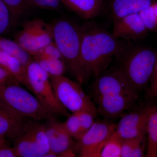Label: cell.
<instances>
[{
    "mask_svg": "<svg viewBox=\"0 0 157 157\" xmlns=\"http://www.w3.org/2000/svg\"><path fill=\"white\" fill-rule=\"evenodd\" d=\"M82 28L81 58L87 77H97L104 72L122 47L112 33L97 26Z\"/></svg>",
    "mask_w": 157,
    "mask_h": 157,
    "instance_id": "6da1fadb",
    "label": "cell"
},
{
    "mask_svg": "<svg viewBox=\"0 0 157 157\" xmlns=\"http://www.w3.org/2000/svg\"><path fill=\"white\" fill-rule=\"evenodd\" d=\"M53 41L61 54L67 70L79 83L87 78L81 58L82 28L67 18H59L52 24Z\"/></svg>",
    "mask_w": 157,
    "mask_h": 157,
    "instance_id": "7a4b0ae2",
    "label": "cell"
},
{
    "mask_svg": "<svg viewBox=\"0 0 157 157\" xmlns=\"http://www.w3.org/2000/svg\"><path fill=\"white\" fill-rule=\"evenodd\" d=\"M18 82L0 89V105L9 112L22 118L48 120L56 114Z\"/></svg>",
    "mask_w": 157,
    "mask_h": 157,
    "instance_id": "3957f363",
    "label": "cell"
},
{
    "mask_svg": "<svg viewBox=\"0 0 157 157\" xmlns=\"http://www.w3.org/2000/svg\"><path fill=\"white\" fill-rule=\"evenodd\" d=\"M157 52L147 47H136L124 55L119 69L136 92L150 81L154 69Z\"/></svg>",
    "mask_w": 157,
    "mask_h": 157,
    "instance_id": "277c9868",
    "label": "cell"
},
{
    "mask_svg": "<svg viewBox=\"0 0 157 157\" xmlns=\"http://www.w3.org/2000/svg\"><path fill=\"white\" fill-rule=\"evenodd\" d=\"M29 90L56 115L69 116V113L57 98L50 77L47 72L33 60L26 67Z\"/></svg>",
    "mask_w": 157,
    "mask_h": 157,
    "instance_id": "5b68a950",
    "label": "cell"
},
{
    "mask_svg": "<svg viewBox=\"0 0 157 157\" xmlns=\"http://www.w3.org/2000/svg\"><path fill=\"white\" fill-rule=\"evenodd\" d=\"M14 141L17 157H44L50 151L44 124L37 121L27 119Z\"/></svg>",
    "mask_w": 157,
    "mask_h": 157,
    "instance_id": "8992f818",
    "label": "cell"
},
{
    "mask_svg": "<svg viewBox=\"0 0 157 157\" xmlns=\"http://www.w3.org/2000/svg\"><path fill=\"white\" fill-rule=\"evenodd\" d=\"M58 100L72 113L82 110L97 112V109L78 82L62 75L49 76Z\"/></svg>",
    "mask_w": 157,
    "mask_h": 157,
    "instance_id": "52a82bcc",
    "label": "cell"
},
{
    "mask_svg": "<svg viewBox=\"0 0 157 157\" xmlns=\"http://www.w3.org/2000/svg\"><path fill=\"white\" fill-rule=\"evenodd\" d=\"M14 41L33 56L40 49L53 42L52 26L40 18L27 21L22 29L15 34Z\"/></svg>",
    "mask_w": 157,
    "mask_h": 157,
    "instance_id": "ba28073f",
    "label": "cell"
},
{
    "mask_svg": "<svg viewBox=\"0 0 157 157\" xmlns=\"http://www.w3.org/2000/svg\"><path fill=\"white\" fill-rule=\"evenodd\" d=\"M116 124L108 119L95 121L76 142L74 151L80 157H100L102 148L116 130Z\"/></svg>",
    "mask_w": 157,
    "mask_h": 157,
    "instance_id": "9c48e42d",
    "label": "cell"
},
{
    "mask_svg": "<svg viewBox=\"0 0 157 157\" xmlns=\"http://www.w3.org/2000/svg\"><path fill=\"white\" fill-rule=\"evenodd\" d=\"M95 99L102 96L122 93H137L131 87L118 67L101 73L92 86Z\"/></svg>",
    "mask_w": 157,
    "mask_h": 157,
    "instance_id": "30bf717a",
    "label": "cell"
},
{
    "mask_svg": "<svg viewBox=\"0 0 157 157\" xmlns=\"http://www.w3.org/2000/svg\"><path fill=\"white\" fill-rule=\"evenodd\" d=\"M151 108L146 107L123 115L116 127V131L122 139H133L145 136Z\"/></svg>",
    "mask_w": 157,
    "mask_h": 157,
    "instance_id": "8fae6325",
    "label": "cell"
},
{
    "mask_svg": "<svg viewBox=\"0 0 157 157\" xmlns=\"http://www.w3.org/2000/svg\"><path fill=\"white\" fill-rule=\"evenodd\" d=\"M137 93H122L102 96L95 99L98 104L97 112L107 119L116 118L135 103Z\"/></svg>",
    "mask_w": 157,
    "mask_h": 157,
    "instance_id": "7c38bea8",
    "label": "cell"
},
{
    "mask_svg": "<svg viewBox=\"0 0 157 157\" xmlns=\"http://www.w3.org/2000/svg\"><path fill=\"white\" fill-rule=\"evenodd\" d=\"M47 121L44 126L50 151L59 157V155L68 150H74L76 142L65 128L63 123L56 120L54 117Z\"/></svg>",
    "mask_w": 157,
    "mask_h": 157,
    "instance_id": "4fadbf2b",
    "label": "cell"
},
{
    "mask_svg": "<svg viewBox=\"0 0 157 157\" xmlns=\"http://www.w3.org/2000/svg\"><path fill=\"white\" fill-rule=\"evenodd\" d=\"M148 31L138 13L113 21L112 34L117 39L134 40L143 38Z\"/></svg>",
    "mask_w": 157,
    "mask_h": 157,
    "instance_id": "5bb4252c",
    "label": "cell"
},
{
    "mask_svg": "<svg viewBox=\"0 0 157 157\" xmlns=\"http://www.w3.org/2000/svg\"><path fill=\"white\" fill-rule=\"evenodd\" d=\"M154 2L153 0H111L109 11L113 21L138 13Z\"/></svg>",
    "mask_w": 157,
    "mask_h": 157,
    "instance_id": "9a60e30c",
    "label": "cell"
},
{
    "mask_svg": "<svg viewBox=\"0 0 157 157\" xmlns=\"http://www.w3.org/2000/svg\"><path fill=\"white\" fill-rule=\"evenodd\" d=\"M70 11L83 19L94 18L101 13L103 0H60Z\"/></svg>",
    "mask_w": 157,
    "mask_h": 157,
    "instance_id": "2e32d148",
    "label": "cell"
},
{
    "mask_svg": "<svg viewBox=\"0 0 157 157\" xmlns=\"http://www.w3.org/2000/svg\"><path fill=\"white\" fill-rule=\"evenodd\" d=\"M27 119L14 115L0 105V139L8 138L14 140Z\"/></svg>",
    "mask_w": 157,
    "mask_h": 157,
    "instance_id": "e0dca14e",
    "label": "cell"
},
{
    "mask_svg": "<svg viewBox=\"0 0 157 157\" xmlns=\"http://www.w3.org/2000/svg\"><path fill=\"white\" fill-rule=\"evenodd\" d=\"M0 67L7 71L20 84L29 90L26 67L15 57L0 50Z\"/></svg>",
    "mask_w": 157,
    "mask_h": 157,
    "instance_id": "ac0fdd59",
    "label": "cell"
},
{
    "mask_svg": "<svg viewBox=\"0 0 157 157\" xmlns=\"http://www.w3.org/2000/svg\"><path fill=\"white\" fill-rule=\"evenodd\" d=\"M147 156L157 157V106L151 107L147 124Z\"/></svg>",
    "mask_w": 157,
    "mask_h": 157,
    "instance_id": "d6986e66",
    "label": "cell"
},
{
    "mask_svg": "<svg viewBox=\"0 0 157 157\" xmlns=\"http://www.w3.org/2000/svg\"><path fill=\"white\" fill-rule=\"evenodd\" d=\"M0 50L15 57L26 67L33 60L31 56L21 47L15 41L0 36Z\"/></svg>",
    "mask_w": 157,
    "mask_h": 157,
    "instance_id": "ffe728a7",
    "label": "cell"
},
{
    "mask_svg": "<svg viewBox=\"0 0 157 157\" xmlns=\"http://www.w3.org/2000/svg\"><path fill=\"white\" fill-rule=\"evenodd\" d=\"M34 59L49 76L64 75L67 70L63 59L39 57H34Z\"/></svg>",
    "mask_w": 157,
    "mask_h": 157,
    "instance_id": "44dd1931",
    "label": "cell"
},
{
    "mask_svg": "<svg viewBox=\"0 0 157 157\" xmlns=\"http://www.w3.org/2000/svg\"><path fill=\"white\" fill-rule=\"evenodd\" d=\"M122 140L115 130L103 146L100 157H121Z\"/></svg>",
    "mask_w": 157,
    "mask_h": 157,
    "instance_id": "7402d4cb",
    "label": "cell"
},
{
    "mask_svg": "<svg viewBox=\"0 0 157 157\" xmlns=\"http://www.w3.org/2000/svg\"><path fill=\"white\" fill-rule=\"evenodd\" d=\"M8 7L11 17V25L17 22L20 17L32 7L29 0H2Z\"/></svg>",
    "mask_w": 157,
    "mask_h": 157,
    "instance_id": "603a6c76",
    "label": "cell"
},
{
    "mask_svg": "<svg viewBox=\"0 0 157 157\" xmlns=\"http://www.w3.org/2000/svg\"><path fill=\"white\" fill-rule=\"evenodd\" d=\"M63 124L74 140L77 141L84 135L77 113H72L71 115H69Z\"/></svg>",
    "mask_w": 157,
    "mask_h": 157,
    "instance_id": "cb8c5ba5",
    "label": "cell"
},
{
    "mask_svg": "<svg viewBox=\"0 0 157 157\" xmlns=\"http://www.w3.org/2000/svg\"><path fill=\"white\" fill-rule=\"evenodd\" d=\"M151 5L139 13L144 25L148 31L157 30L156 18Z\"/></svg>",
    "mask_w": 157,
    "mask_h": 157,
    "instance_id": "d4e9b609",
    "label": "cell"
},
{
    "mask_svg": "<svg viewBox=\"0 0 157 157\" xmlns=\"http://www.w3.org/2000/svg\"><path fill=\"white\" fill-rule=\"evenodd\" d=\"M11 25L10 10L2 0H0V36L5 34Z\"/></svg>",
    "mask_w": 157,
    "mask_h": 157,
    "instance_id": "484cf974",
    "label": "cell"
},
{
    "mask_svg": "<svg viewBox=\"0 0 157 157\" xmlns=\"http://www.w3.org/2000/svg\"><path fill=\"white\" fill-rule=\"evenodd\" d=\"M97 112L87 110L76 112L78 114L82 129L84 134L90 128L95 122Z\"/></svg>",
    "mask_w": 157,
    "mask_h": 157,
    "instance_id": "4316f807",
    "label": "cell"
},
{
    "mask_svg": "<svg viewBox=\"0 0 157 157\" xmlns=\"http://www.w3.org/2000/svg\"><path fill=\"white\" fill-rule=\"evenodd\" d=\"M33 57V58H46L63 59L61 54L54 41L40 49L38 53Z\"/></svg>",
    "mask_w": 157,
    "mask_h": 157,
    "instance_id": "83f0119b",
    "label": "cell"
},
{
    "mask_svg": "<svg viewBox=\"0 0 157 157\" xmlns=\"http://www.w3.org/2000/svg\"><path fill=\"white\" fill-rule=\"evenodd\" d=\"M144 138L145 136L133 139H123L121 157H131L132 151L137 144Z\"/></svg>",
    "mask_w": 157,
    "mask_h": 157,
    "instance_id": "f1b7e54d",
    "label": "cell"
},
{
    "mask_svg": "<svg viewBox=\"0 0 157 157\" xmlns=\"http://www.w3.org/2000/svg\"><path fill=\"white\" fill-rule=\"evenodd\" d=\"M29 1L32 6L52 11L59 10L61 5L55 0H29Z\"/></svg>",
    "mask_w": 157,
    "mask_h": 157,
    "instance_id": "f546056e",
    "label": "cell"
},
{
    "mask_svg": "<svg viewBox=\"0 0 157 157\" xmlns=\"http://www.w3.org/2000/svg\"><path fill=\"white\" fill-rule=\"evenodd\" d=\"M151 84L147 94L150 98H157V56L154 69L150 79Z\"/></svg>",
    "mask_w": 157,
    "mask_h": 157,
    "instance_id": "4dcf8cb0",
    "label": "cell"
},
{
    "mask_svg": "<svg viewBox=\"0 0 157 157\" xmlns=\"http://www.w3.org/2000/svg\"><path fill=\"white\" fill-rule=\"evenodd\" d=\"M0 157H17V153L14 147H11L4 143V139H0Z\"/></svg>",
    "mask_w": 157,
    "mask_h": 157,
    "instance_id": "1f68e13d",
    "label": "cell"
},
{
    "mask_svg": "<svg viewBox=\"0 0 157 157\" xmlns=\"http://www.w3.org/2000/svg\"><path fill=\"white\" fill-rule=\"evenodd\" d=\"M15 82H18L7 71L0 67V89L7 85Z\"/></svg>",
    "mask_w": 157,
    "mask_h": 157,
    "instance_id": "d6a6232c",
    "label": "cell"
},
{
    "mask_svg": "<svg viewBox=\"0 0 157 157\" xmlns=\"http://www.w3.org/2000/svg\"><path fill=\"white\" fill-rule=\"evenodd\" d=\"M76 156H77V155L73 149L68 150L59 155V157H74Z\"/></svg>",
    "mask_w": 157,
    "mask_h": 157,
    "instance_id": "836d02e7",
    "label": "cell"
},
{
    "mask_svg": "<svg viewBox=\"0 0 157 157\" xmlns=\"http://www.w3.org/2000/svg\"><path fill=\"white\" fill-rule=\"evenodd\" d=\"M152 6L153 9L154 11L155 16L156 18L157 21V2H153L152 4Z\"/></svg>",
    "mask_w": 157,
    "mask_h": 157,
    "instance_id": "e575fe53",
    "label": "cell"
},
{
    "mask_svg": "<svg viewBox=\"0 0 157 157\" xmlns=\"http://www.w3.org/2000/svg\"><path fill=\"white\" fill-rule=\"evenodd\" d=\"M58 155L53 152L49 151L44 156V157H57Z\"/></svg>",
    "mask_w": 157,
    "mask_h": 157,
    "instance_id": "d590c367",
    "label": "cell"
},
{
    "mask_svg": "<svg viewBox=\"0 0 157 157\" xmlns=\"http://www.w3.org/2000/svg\"><path fill=\"white\" fill-rule=\"evenodd\" d=\"M55 1H56V2H57L60 3V4H62L60 0H55Z\"/></svg>",
    "mask_w": 157,
    "mask_h": 157,
    "instance_id": "8d00e7d4",
    "label": "cell"
},
{
    "mask_svg": "<svg viewBox=\"0 0 157 157\" xmlns=\"http://www.w3.org/2000/svg\"><path fill=\"white\" fill-rule=\"evenodd\" d=\"M1 140H0V144H1Z\"/></svg>",
    "mask_w": 157,
    "mask_h": 157,
    "instance_id": "74e56055",
    "label": "cell"
},
{
    "mask_svg": "<svg viewBox=\"0 0 157 157\" xmlns=\"http://www.w3.org/2000/svg\"></svg>",
    "mask_w": 157,
    "mask_h": 157,
    "instance_id": "f35d334b",
    "label": "cell"
}]
</instances>
